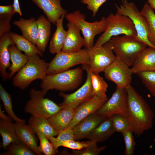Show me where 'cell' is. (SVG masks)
<instances>
[{"instance_id": "cell-1", "label": "cell", "mask_w": 155, "mask_h": 155, "mask_svg": "<svg viewBox=\"0 0 155 155\" xmlns=\"http://www.w3.org/2000/svg\"><path fill=\"white\" fill-rule=\"evenodd\" d=\"M125 88L127 94L126 117L131 129L138 137L152 127L154 112L143 97L130 84Z\"/></svg>"}, {"instance_id": "cell-2", "label": "cell", "mask_w": 155, "mask_h": 155, "mask_svg": "<svg viewBox=\"0 0 155 155\" xmlns=\"http://www.w3.org/2000/svg\"><path fill=\"white\" fill-rule=\"evenodd\" d=\"M40 57L38 55L29 57L27 62L12 78L15 87L24 90L33 81L45 78L49 63Z\"/></svg>"}, {"instance_id": "cell-3", "label": "cell", "mask_w": 155, "mask_h": 155, "mask_svg": "<svg viewBox=\"0 0 155 155\" xmlns=\"http://www.w3.org/2000/svg\"><path fill=\"white\" fill-rule=\"evenodd\" d=\"M83 69L78 67L51 75H47L40 85L42 90L47 93L53 89L65 92L77 88L81 83Z\"/></svg>"}, {"instance_id": "cell-4", "label": "cell", "mask_w": 155, "mask_h": 155, "mask_svg": "<svg viewBox=\"0 0 155 155\" xmlns=\"http://www.w3.org/2000/svg\"><path fill=\"white\" fill-rule=\"evenodd\" d=\"M107 27L94 45L99 47L109 41L113 37L123 34L136 37L137 32L132 20L128 16L111 13L106 18Z\"/></svg>"}, {"instance_id": "cell-5", "label": "cell", "mask_w": 155, "mask_h": 155, "mask_svg": "<svg viewBox=\"0 0 155 155\" xmlns=\"http://www.w3.org/2000/svg\"><path fill=\"white\" fill-rule=\"evenodd\" d=\"M109 41L112 44L117 58L129 67L132 66L140 52L147 46L136 37L126 35L113 37Z\"/></svg>"}, {"instance_id": "cell-6", "label": "cell", "mask_w": 155, "mask_h": 155, "mask_svg": "<svg viewBox=\"0 0 155 155\" xmlns=\"http://www.w3.org/2000/svg\"><path fill=\"white\" fill-rule=\"evenodd\" d=\"M65 17L68 22L73 24L82 32L85 41L84 47L86 49L94 46L95 36L104 32L107 27L106 18L102 17L99 21L89 22L85 20V15L79 10L67 14Z\"/></svg>"}, {"instance_id": "cell-7", "label": "cell", "mask_w": 155, "mask_h": 155, "mask_svg": "<svg viewBox=\"0 0 155 155\" xmlns=\"http://www.w3.org/2000/svg\"><path fill=\"white\" fill-rule=\"evenodd\" d=\"M46 94L42 90L31 89L29 93L30 99L25 106V112L32 116L48 119L61 110L59 105L44 98Z\"/></svg>"}, {"instance_id": "cell-8", "label": "cell", "mask_w": 155, "mask_h": 155, "mask_svg": "<svg viewBox=\"0 0 155 155\" xmlns=\"http://www.w3.org/2000/svg\"><path fill=\"white\" fill-rule=\"evenodd\" d=\"M90 59L86 49H81L74 52L58 53L49 63L47 75L56 74L68 70L75 65H89Z\"/></svg>"}, {"instance_id": "cell-9", "label": "cell", "mask_w": 155, "mask_h": 155, "mask_svg": "<svg viewBox=\"0 0 155 155\" xmlns=\"http://www.w3.org/2000/svg\"><path fill=\"white\" fill-rule=\"evenodd\" d=\"M117 12L129 17L134 23L137 35L136 38L148 47L155 49L149 41L147 37L148 21L140 11L135 3L127 0H121L120 5H115Z\"/></svg>"}, {"instance_id": "cell-10", "label": "cell", "mask_w": 155, "mask_h": 155, "mask_svg": "<svg viewBox=\"0 0 155 155\" xmlns=\"http://www.w3.org/2000/svg\"><path fill=\"white\" fill-rule=\"evenodd\" d=\"M87 50L90 59L89 69L92 72L99 73L104 72L117 58L113 53L112 44L110 41L100 46H94Z\"/></svg>"}, {"instance_id": "cell-11", "label": "cell", "mask_w": 155, "mask_h": 155, "mask_svg": "<svg viewBox=\"0 0 155 155\" xmlns=\"http://www.w3.org/2000/svg\"><path fill=\"white\" fill-rule=\"evenodd\" d=\"M82 68L86 71L87 73L86 80L83 86L76 91L71 94H66L62 92L59 93V96L63 99V101L59 104L61 109L75 108L81 104L92 98L94 96L88 65L83 64Z\"/></svg>"}, {"instance_id": "cell-12", "label": "cell", "mask_w": 155, "mask_h": 155, "mask_svg": "<svg viewBox=\"0 0 155 155\" xmlns=\"http://www.w3.org/2000/svg\"><path fill=\"white\" fill-rule=\"evenodd\" d=\"M127 107V94L125 88L116 87L111 98L95 113L104 118L115 114L126 116Z\"/></svg>"}, {"instance_id": "cell-13", "label": "cell", "mask_w": 155, "mask_h": 155, "mask_svg": "<svg viewBox=\"0 0 155 155\" xmlns=\"http://www.w3.org/2000/svg\"><path fill=\"white\" fill-rule=\"evenodd\" d=\"M104 72L105 78L114 82L118 87L125 88L131 83L132 71L119 59L117 58Z\"/></svg>"}, {"instance_id": "cell-14", "label": "cell", "mask_w": 155, "mask_h": 155, "mask_svg": "<svg viewBox=\"0 0 155 155\" xmlns=\"http://www.w3.org/2000/svg\"><path fill=\"white\" fill-rule=\"evenodd\" d=\"M107 100L94 95L90 99L80 104L75 108L74 115L69 127L73 128L83 119L95 113Z\"/></svg>"}, {"instance_id": "cell-15", "label": "cell", "mask_w": 155, "mask_h": 155, "mask_svg": "<svg viewBox=\"0 0 155 155\" xmlns=\"http://www.w3.org/2000/svg\"><path fill=\"white\" fill-rule=\"evenodd\" d=\"M131 68L133 73L155 71V49L146 47L139 53Z\"/></svg>"}, {"instance_id": "cell-16", "label": "cell", "mask_w": 155, "mask_h": 155, "mask_svg": "<svg viewBox=\"0 0 155 155\" xmlns=\"http://www.w3.org/2000/svg\"><path fill=\"white\" fill-rule=\"evenodd\" d=\"M41 9L51 22L55 24L57 21L63 16H65L66 10L61 4V0H31Z\"/></svg>"}, {"instance_id": "cell-17", "label": "cell", "mask_w": 155, "mask_h": 155, "mask_svg": "<svg viewBox=\"0 0 155 155\" xmlns=\"http://www.w3.org/2000/svg\"><path fill=\"white\" fill-rule=\"evenodd\" d=\"M105 118L95 113L83 119L72 128L75 140L87 138L90 134Z\"/></svg>"}, {"instance_id": "cell-18", "label": "cell", "mask_w": 155, "mask_h": 155, "mask_svg": "<svg viewBox=\"0 0 155 155\" xmlns=\"http://www.w3.org/2000/svg\"><path fill=\"white\" fill-rule=\"evenodd\" d=\"M16 132L20 142L29 148L36 154L42 153L37 143L36 133L31 127L26 123L16 122L15 123Z\"/></svg>"}, {"instance_id": "cell-19", "label": "cell", "mask_w": 155, "mask_h": 155, "mask_svg": "<svg viewBox=\"0 0 155 155\" xmlns=\"http://www.w3.org/2000/svg\"><path fill=\"white\" fill-rule=\"evenodd\" d=\"M67 26V36L61 51L65 52L78 51L85 46V40L80 35V30L75 25L68 22Z\"/></svg>"}, {"instance_id": "cell-20", "label": "cell", "mask_w": 155, "mask_h": 155, "mask_svg": "<svg viewBox=\"0 0 155 155\" xmlns=\"http://www.w3.org/2000/svg\"><path fill=\"white\" fill-rule=\"evenodd\" d=\"M15 44L11 38L9 33H6L0 36V75L4 82L8 79L9 73L7 69L11 65L9 46Z\"/></svg>"}, {"instance_id": "cell-21", "label": "cell", "mask_w": 155, "mask_h": 155, "mask_svg": "<svg viewBox=\"0 0 155 155\" xmlns=\"http://www.w3.org/2000/svg\"><path fill=\"white\" fill-rule=\"evenodd\" d=\"M13 24L19 28L23 36L36 45L38 30L36 20L35 18L32 17L28 19L20 18L19 20L14 21Z\"/></svg>"}, {"instance_id": "cell-22", "label": "cell", "mask_w": 155, "mask_h": 155, "mask_svg": "<svg viewBox=\"0 0 155 155\" xmlns=\"http://www.w3.org/2000/svg\"><path fill=\"white\" fill-rule=\"evenodd\" d=\"M115 132L111 117L106 118L88 135L89 140L102 142Z\"/></svg>"}, {"instance_id": "cell-23", "label": "cell", "mask_w": 155, "mask_h": 155, "mask_svg": "<svg viewBox=\"0 0 155 155\" xmlns=\"http://www.w3.org/2000/svg\"><path fill=\"white\" fill-rule=\"evenodd\" d=\"M38 34L36 44L43 53L44 52L51 34V22L44 15L40 16L36 20Z\"/></svg>"}, {"instance_id": "cell-24", "label": "cell", "mask_w": 155, "mask_h": 155, "mask_svg": "<svg viewBox=\"0 0 155 155\" xmlns=\"http://www.w3.org/2000/svg\"><path fill=\"white\" fill-rule=\"evenodd\" d=\"M75 108L61 109L48 119L53 127L59 131L69 127L73 118Z\"/></svg>"}, {"instance_id": "cell-25", "label": "cell", "mask_w": 155, "mask_h": 155, "mask_svg": "<svg viewBox=\"0 0 155 155\" xmlns=\"http://www.w3.org/2000/svg\"><path fill=\"white\" fill-rule=\"evenodd\" d=\"M65 16H63L57 22L56 30L50 42L49 51L52 54L57 53L61 51L66 38L67 31L63 27V22Z\"/></svg>"}, {"instance_id": "cell-26", "label": "cell", "mask_w": 155, "mask_h": 155, "mask_svg": "<svg viewBox=\"0 0 155 155\" xmlns=\"http://www.w3.org/2000/svg\"><path fill=\"white\" fill-rule=\"evenodd\" d=\"M11 64L9 70L8 79H11L27 62L29 57L22 53L15 46V44L10 45L9 48Z\"/></svg>"}, {"instance_id": "cell-27", "label": "cell", "mask_w": 155, "mask_h": 155, "mask_svg": "<svg viewBox=\"0 0 155 155\" xmlns=\"http://www.w3.org/2000/svg\"><path fill=\"white\" fill-rule=\"evenodd\" d=\"M9 33L17 48L20 51H23L25 54L29 57L35 55H38L41 57L43 56V53L35 44L22 35L12 32Z\"/></svg>"}, {"instance_id": "cell-28", "label": "cell", "mask_w": 155, "mask_h": 155, "mask_svg": "<svg viewBox=\"0 0 155 155\" xmlns=\"http://www.w3.org/2000/svg\"><path fill=\"white\" fill-rule=\"evenodd\" d=\"M28 125L36 134L40 133L46 136L57 135L58 131L53 127L47 119L32 116L28 121Z\"/></svg>"}, {"instance_id": "cell-29", "label": "cell", "mask_w": 155, "mask_h": 155, "mask_svg": "<svg viewBox=\"0 0 155 155\" xmlns=\"http://www.w3.org/2000/svg\"><path fill=\"white\" fill-rule=\"evenodd\" d=\"M0 134L2 139L1 147L5 150L11 143L20 142L17 134L15 123L0 119Z\"/></svg>"}, {"instance_id": "cell-30", "label": "cell", "mask_w": 155, "mask_h": 155, "mask_svg": "<svg viewBox=\"0 0 155 155\" xmlns=\"http://www.w3.org/2000/svg\"><path fill=\"white\" fill-rule=\"evenodd\" d=\"M140 12L147 20L148 39L155 46V13L154 9L147 3L144 4Z\"/></svg>"}, {"instance_id": "cell-31", "label": "cell", "mask_w": 155, "mask_h": 155, "mask_svg": "<svg viewBox=\"0 0 155 155\" xmlns=\"http://www.w3.org/2000/svg\"><path fill=\"white\" fill-rule=\"evenodd\" d=\"M91 82L94 95L101 98L108 99L106 92L107 84L98 73L90 71Z\"/></svg>"}, {"instance_id": "cell-32", "label": "cell", "mask_w": 155, "mask_h": 155, "mask_svg": "<svg viewBox=\"0 0 155 155\" xmlns=\"http://www.w3.org/2000/svg\"><path fill=\"white\" fill-rule=\"evenodd\" d=\"M0 96L3 104L4 110L10 117L16 122L26 123V121L18 117L13 109L12 98L11 95L0 84Z\"/></svg>"}, {"instance_id": "cell-33", "label": "cell", "mask_w": 155, "mask_h": 155, "mask_svg": "<svg viewBox=\"0 0 155 155\" xmlns=\"http://www.w3.org/2000/svg\"><path fill=\"white\" fill-rule=\"evenodd\" d=\"M53 146L56 149L61 146L73 150H80L86 147L88 144L87 141L80 142L75 140L61 141L57 139L54 136H46Z\"/></svg>"}, {"instance_id": "cell-34", "label": "cell", "mask_w": 155, "mask_h": 155, "mask_svg": "<svg viewBox=\"0 0 155 155\" xmlns=\"http://www.w3.org/2000/svg\"><path fill=\"white\" fill-rule=\"evenodd\" d=\"M6 151L0 155H35L36 154L29 148L21 142L12 143L5 149Z\"/></svg>"}, {"instance_id": "cell-35", "label": "cell", "mask_w": 155, "mask_h": 155, "mask_svg": "<svg viewBox=\"0 0 155 155\" xmlns=\"http://www.w3.org/2000/svg\"><path fill=\"white\" fill-rule=\"evenodd\" d=\"M136 74L152 95L155 97V71L142 72Z\"/></svg>"}, {"instance_id": "cell-36", "label": "cell", "mask_w": 155, "mask_h": 155, "mask_svg": "<svg viewBox=\"0 0 155 155\" xmlns=\"http://www.w3.org/2000/svg\"><path fill=\"white\" fill-rule=\"evenodd\" d=\"M88 146L80 150H75L72 151V154L74 155H98L104 150L106 146H103L98 148L97 142L89 140L87 141Z\"/></svg>"}, {"instance_id": "cell-37", "label": "cell", "mask_w": 155, "mask_h": 155, "mask_svg": "<svg viewBox=\"0 0 155 155\" xmlns=\"http://www.w3.org/2000/svg\"><path fill=\"white\" fill-rule=\"evenodd\" d=\"M40 142V148L42 154L45 155H54L58 153V149L55 148L49 139L44 134L36 133Z\"/></svg>"}, {"instance_id": "cell-38", "label": "cell", "mask_w": 155, "mask_h": 155, "mask_svg": "<svg viewBox=\"0 0 155 155\" xmlns=\"http://www.w3.org/2000/svg\"><path fill=\"white\" fill-rule=\"evenodd\" d=\"M110 117L115 131L122 133L131 129L129 121L126 117L121 115L116 114Z\"/></svg>"}, {"instance_id": "cell-39", "label": "cell", "mask_w": 155, "mask_h": 155, "mask_svg": "<svg viewBox=\"0 0 155 155\" xmlns=\"http://www.w3.org/2000/svg\"><path fill=\"white\" fill-rule=\"evenodd\" d=\"M133 131L130 129L122 133L125 144V155H133L136 145L133 135Z\"/></svg>"}, {"instance_id": "cell-40", "label": "cell", "mask_w": 155, "mask_h": 155, "mask_svg": "<svg viewBox=\"0 0 155 155\" xmlns=\"http://www.w3.org/2000/svg\"><path fill=\"white\" fill-rule=\"evenodd\" d=\"M107 0H81V2L86 5L87 8L92 11L93 17L96 15L99 8Z\"/></svg>"}, {"instance_id": "cell-41", "label": "cell", "mask_w": 155, "mask_h": 155, "mask_svg": "<svg viewBox=\"0 0 155 155\" xmlns=\"http://www.w3.org/2000/svg\"><path fill=\"white\" fill-rule=\"evenodd\" d=\"M56 138L61 141L75 140L74 131L69 127L58 131Z\"/></svg>"}, {"instance_id": "cell-42", "label": "cell", "mask_w": 155, "mask_h": 155, "mask_svg": "<svg viewBox=\"0 0 155 155\" xmlns=\"http://www.w3.org/2000/svg\"><path fill=\"white\" fill-rule=\"evenodd\" d=\"M13 16H0V36L9 31L10 21Z\"/></svg>"}, {"instance_id": "cell-43", "label": "cell", "mask_w": 155, "mask_h": 155, "mask_svg": "<svg viewBox=\"0 0 155 155\" xmlns=\"http://www.w3.org/2000/svg\"><path fill=\"white\" fill-rule=\"evenodd\" d=\"M15 13L13 4L0 6V16L13 15Z\"/></svg>"}, {"instance_id": "cell-44", "label": "cell", "mask_w": 155, "mask_h": 155, "mask_svg": "<svg viewBox=\"0 0 155 155\" xmlns=\"http://www.w3.org/2000/svg\"><path fill=\"white\" fill-rule=\"evenodd\" d=\"M0 119L12 123L13 121L10 117L4 113L2 110L1 106H0Z\"/></svg>"}, {"instance_id": "cell-45", "label": "cell", "mask_w": 155, "mask_h": 155, "mask_svg": "<svg viewBox=\"0 0 155 155\" xmlns=\"http://www.w3.org/2000/svg\"><path fill=\"white\" fill-rule=\"evenodd\" d=\"M13 5L15 13H18L20 16L22 15L20 9L19 0H13Z\"/></svg>"}, {"instance_id": "cell-46", "label": "cell", "mask_w": 155, "mask_h": 155, "mask_svg": "<svg viewBox=\"0 0 155 155\" xmlns=\"http://www.w3.org/2000/svg\"><path fill=\"white\" fill-rule=\"evenodd\" d=\"M147 3L154 9H155V0H147Z\"/></svg>"}]
</instances>
